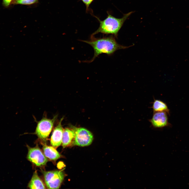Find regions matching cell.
<instances>
[{"label":"cell","mask_w":189,"mask_h":189,"mask_svg":"<svg viewBox=\"0 0 189 189\" xmlns=\"http://www.w3.org/2000/svg\"><path fill=\"white\" fill-rule=\"evenodd\" d=\"M81 41L90 45L93 49L94 54L93 57L91 60L86 61L88 63L93 62L101 54H105L109 56L111 55L118 50L126 49L130 47L119 44L116 41L115 37L113 35L97 38L94 36H91L89 40Z\"/></svg>","instance_id":"1"},{"label":"cell","mask_w":189,"mask_h":189,"mask_svg":"<svg viewBox=\"0 0 189 189\" xmlns=\"http://www.w3.org/2000/svg\"><path fill=\"white\" fill-rule=\"evenodd\" d=\"M133 12H131L125 14L122 18H118L113 16L107 12L108 15L107 18L103 20H101L97 17L91 14L98 20L99 26L98 29L91 36H94L100 33L107 35L111 34L117 38L118 33L124 23Z\"/></svg>","instance_id":"2"},{"label":"cell","mask_w":189,"mask_h":189,"mask_svg":"<svg viewBox=\"0 0 189 189\" xmlns=\"http://www.w3.org/2000/svg\"><path fill=\"white\" fill-rule=\"evenodd\" d=\"M45 183L48 189H58L63 182L65 176L62 170L43 171Z\"/></svg>","instance_id":"3"},{"label":"cell","mask_w":189,"mask_h":189,"mask_svg":"<svg viewBox=\"0 0 189 189\" xmlns=\"http://www.w3.org/2000/svg\"><path fill=\"white\" fill-rule=\"evenodd\" d=\"M75 136L73 141L74 145L83 147L90 145L93 136L92 134L87 129L82 128H75Z\"/></svg>","instance_id":"4"},{"label":"cell","mask_w":189,"mask_h":189,"mask_svg":"<svg viewBox=\"0 0 189 189\" xmlns=\"http://www.w3.org/2000/svg\"><path fill=\"white\" fill-rule=\"evenodd\" d=\"M56 116L51 119L44 118L38 122L35 133L39 138L44 140L48 137L52 130Z\"/></svg>","instance_id":"5"},{"label":"cell","mask_w":189,"mask_h":189,"mask_svg":"<svg viewBox=\"0 0 189 189\" xmlns=\"http://www.w3.org/2000/svg\"><path fill=\"white\" fill-rule=\"evenodd\" d=\"M28 153L27 158L36 166L41 167L46 165L48 159L38 146L31 148L27 145Z\"/></svg>","instance_id":"6"},{"label":"cell","mask_w":189,"mask_h":189,"mask_svg":"<svg viewBox=\"0 0 189 189\" xmlns=\"http://www.w3.org/2000/svg\"><path fill=\"white\" fill-rule=\"evenodd\" d=\"M167 113L165 112H154L151 119L149 122L151 126L154 128H162L168 126Z\"/></svg>","instance_id":"7"},{"label":"cell","mask_w":189,"mask_h":189,"mask_svg":"<svg viewBox=\"0 0 189 189\" xmlns=\"http://www.w3.org/2000/svg\"><path fill=\"white\" fill-rule=\"evenodd\" d=\"M62 118L53 130L50 140V143L52 146L56 148L62 144L64 129L61 125Z\"/></svg>","instance_id":"8"},{"label":"cell","mask_w":189,"mask_h":189,"mask_svg":"<svg viewBox=\"0 0 189 189\" xmlns=\"http://www.w3.org/2000/svg\"><path fill=\"white\" fill-rule=\"evenodd\" d=\"M43 149L45 155L50 160L55 161L61 157V155L52 146L43 145Z\"/></svg>","instance_id":"9"},{"label":"cell","mask_w":189,"mask_h":189,"mask_svg":"<svg viewBox=\"0 0 189 189\" xmlns=\"http://www.w3.org/2000/svg\"><path fill=\"white\" fill-rule=\"evenodd\" d=\"M75 136L74 129L66 128L64 130L62 140V145L63 148L69 145L74 140Z\"/></svg>","instance_id":"10"},{"label":"cell","mask_w":189,"mask_h":189,"mask_svg":"<svg viewBox=\"0 0 189 189\" xmlns=\"http://www.w3.org/2000/svg\"><path fill=\"white\" fill-rule=\"evenodd\" d=\"M28 187L30 189H45V186L35 171L29 182Z\"/></svg>","instance_id":"11"},{"label":"cell","mask_w":189,"mask_h":189,"mask_svg":"<svg viewBox=\"0 0 189 189\" xmlns=\"http://www.w3.org/2000/svg\"><path fill=\"white\" fill-rule=\"evenodd\" d=\"M151 108L153 112H165L169 113V110L166 103L160 100L154 99Z\"/></svg>","instance_id":"12"},{"label":"cell","mask_w":189,"mask_h":189,"mask_svg":"<svg viewBox=\"0 0 189 189\" xmlns=\"http://www.w3.org/2000/svg\"><path fill=\"white\" fill-rule=\"evenodd\" d=\"M38 0H13V3L15 4L28 5L35 3Z\"/></svg>","instance_id":"13"},{"label":"cell","mask_w":189,"mask_h":189,"mask_svg":"<svg viewBox=\"0 0 189 189\" xmlns=\"http://www.w3.org/2000/svg\"><path fill=\"white\" fill-rule=\"evenodd\" d=\"M85 4L86 6V12L87 13L89 10V7L94 0H80Z\"/></svg>","instance_id":"14"},{"label":"cell","mask_w":189,"mask_h":189,"mask_svg":"<svg viewBox=\"0 0 189 189\" xmlns=\"http://www.w3.org/2000/svg\"><path fill=\"white\" fill-rule=\"evenodd\" d=\"M13 0H3V3L5 6H8Z\"/></svg>","instance_id":"15"}]
</instances>
